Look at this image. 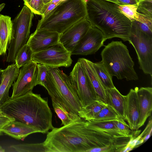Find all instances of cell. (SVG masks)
<instances>
[{"instance_id": "cell-10", "label": "cell", "mask_w": 152, "mask_h": 152, "mask_svg": "<svg viewBox=\"0 0 152 152\" xmlns=\"http://www.w3.org/2000/svg\"><path fill=\"white\" fill-rule=\"evenodd\" d=\"M71 56V52L59 42L47 49L33 53L32 61L49 67H68L72 62Z\"/></svg>"}, {"instance_id": "cell-22", "label": "cell", "mask_w": 152, "mask_h": 152, "mask_svg": "<svg viewBox=\"0 0 152 152\" xmlns=\"http://www.w3.org/2000/svg\"><path fill=\"white\" fill-rule=\"evenodd\" d=\"M114 120L85 121V126L89 129L108 133L116 137H126L118 129Z\"/></svg>"}, {"instance_id": "cell-42", "label": "cell", "mask_w": 152, "mask_h": 152, "mask_svg": "<svg viewBox=\"0 0 152 152\" xmlns=\"http://www.w3.org/2000/svg\"><path fill=\"white\" fill-rule=\"evenodd\" d=\"M106 0L114 2V3H115L117 4H119V3L115 0Z\"/></svg>"}, {"instance_id": "cell-41", "label": "cell", "mask_w": 152, "mask_h": 152, "mask_svg": "<svg viewBox=\"0 0 152 152\" xmlns=\"http://www.w3.org/2000/svg\"><path fill=\"white\" fill-rule=\"evenodd\" d=\"M52 0H43V1L44 4H45L49 2Z\"/></svg>"}, {"instance_id": "cell-25", "label": "cell", "mask_w": 152, "mask_h": 152, "mask_svg": "<svg viewBox=\"0 0 152 152\" xmlns=\"http://www.w3.org/2000/svg\"><path fill=\"white\" fill-rule=\"evenodd\" d=\"M8 149L7 151L10 152H48L47 149L43 142L11 145Z\"/></svg>"}, {"instance_id": "cell-21", "label": "cell", "mask_w": 152, "mask_h": 152, "mask_svg": "<svg viewBox=\"0 0 152 152\" xmlns=\"http://www.w3.org/2000/svg\"><path fill=\"white\" fill-rule=\"evenodd\" d=\"M12 22L10 17L0 14V55H5L11 40Z\"/></svg>"}, {"instance_id": "cell-29", "label": "cell", "mask_w": 152, "mask_h": 152, "mask_svg": "<svg viewBox=\"0 0 152 152\" xmlns=\"http://www.w3.org/2000/svg\"><path fill=\"white\" fill-rule=\"evenodd\" d=\"M137 7L138 4H118V7L121 12L131 22L136 20L138 18Z\"/></svg>"}, {"instance_id": "cell-2", "label": "cell", "mask_w": 152, "mask_h": 152, "mask_svg": "<svg viewBox=\"0 0 152 152\" xmlns=\"http://www.w3.org/2000/svg\"><path fill=\"white\" fill-rule=\"evenodd\" d=\"M0 110L15 121L34 126L43 134L54 128L48 100L32 91L10 97L0 107Z\"/></svg>"}, {"instance_id": "cell-32", "label": "cell", "mask_w": 152, "mask_h": 152, "mask_svg": "<svg viewBox=\"0 0 152 152\" xmlns=\"http://www.w3.org/2000/svg\"><path fill=\"white\" fill-rule=\"evenodd\" d=\"M49 67L40 64H37V72L36 80L37 85L45 88Z\"/></svg>"}, {"instance_id": "cell-20", "label": "cell", "mask_w": 152, "mask_h": 152, "mask_svg": "<svg viewBox=\"0 0 152 152\" xmlns=\"http://www.w3.org/2000/svg\"><path fill=\"white\" fill-rule=\"evenodd\" d=\"M78 61L81 63L88 75L98 99L107 103L105 89L101 83L93 66L92 62L84 58H79Z\"/></svg>"}, {"instance_id": "cell-16", "label": "cell", "mask_w": 152, "mask_h": 152, "mask_svg": "<svg viewBox=\"0 0 152 152\" xmlns=\"http://www.w3.org/2000/svg\"><path fill=\"white\" fill-rule=\"evenodd\" d=\"M137 88L131 89L126 96L125 120L127 121L132 130H138L139 112L137 94Z\"/></svg>"}, {"instance_id": "cell-7", "label": "cell", "mask_w": 152, "mask_h": 152, "mask_svg": "<svg viewBox=\"0 0 152 152\" xmlns=\"http://www.w3.org/2000/svg\"><path fill=\"white\" fill-rule=\"evenodd\" d=\"M34 14L24 5L12 21V37L9 45L7 62H15L18 51L26 44L30 36Z\"/></svg>"}, {"instance_id": "cell-12", "label": "cell", "mask_w": 152, "mask_h": 152, "mask_svg": "<svg viewBox=\"0 0 152 152\" xmlns=\"http://www.w3.org/2000/svg\"><path fill=\"white\" fill-rule=\"evenodd\" d=\"M106 40L100 30L91 26L71 54L86 56L94 54L104 46Z\"/></svg>"}, {"instance_id": "cell-19", "label": "cell", "mask_w": 152, "mask_h": 152, "mask_svg": "<svg viewBox=\"0 0 152 152\" xmlns=\"http://www.w3.org/2000/svg\"><path fill=\"white\" fill-rule=\"evenodd\" d=\"M107 103L121 118L125 120L126 96L115 87L105 89Z\"/></svg>"}, {"instance_id": "cell-26", "label": "cell", "mask_w": 152, "mask_h": 152, "mask_svg": "<svg viewBox=\"0 0 152 152\" xmlns=\"http://www.w3.org/2000/svg\"><path fill=\"white\" fill-rule=\"evenodd\" d=\"M33 53L26 44L23 46L18 51L15 59V64L19 68L27 64L32 61Z\"/></svg>"}, {"instance_id": "cell-14", "label": "cell", "mask_w": 152, "mask_h": 152, "mask_svg": "<svg viewBox=\"0 0 152 152\" xmlns=\"http://www.w3.org/2000/svg\"><path fill=\"white\" fill-rule=\"evenodd\" d=\"M60 34L55 32L36 30L26 43L33 53L47 49L59 42Z\"/></svg>"}, {"instance_id": "cell-36", "label": "cell", "mask_w": 152, "mask_h": 152, "mask_svg": "<svg viewBox=\"0 0 152 152\" xmlns=\"http://www.w3.org/2000/svg\"><path fill=\"white\" fill-rule=\"evenodd\" d=\"M152 132V119L151 117L143 132L140 135L143 139V142H145L150 137Z\"/></svg>"}, {"instance_id": "cell-11", "label": "cell", "mask_w": 152, "mask_h": 152, "mask_svg": "<svg viewBox=\"0 0 152 152\" xmlns=\"http://www.w3.org/2000/svg\"><path fill=\"white\" fill-rule=\"evenodd\" d=\"M37 64L31 61L21 67L16 81L12 85V93L10 98H13L32 91L37 83Z\"/></svg>"}, {"instance_id": "cell-40", "label": "cell", "mask_w": 152, "mask_h": 152, "mask_svg": "<svg viewBox=\"0 0 152 152\" xmlns=\"http://www.w3.org/2000/svg\"><path fill=\"white\" fill-rule=\"evenodd\" d=\"M5 6V4L4 3H2L0 4V12L3 9Z\"/></svg>"}, {"instance_id": "cell-6", "label": "cell", "mask_w": 152, "mask_h": 152, "mask_svg": "<svg viewBox=\"0 0 152 152\" xmlns=\"http://www.w3.org/2000/svg\"><path fill=\"white\" fill-rule=\"evenodd\" d=\"M102 61L110 74L118 79L137 80L138 76L134 69V62L127 46L121 41H112L102 50Z\"/></svg>"}, {"instance_id": "cell-18", "label": "cell", "mask_w": 152, "mask_h": 152, "mask_svg": "<svg viewBox=\"0 0 152 152\" xmlns=\"http://www.w3.org/2000/svg\"><path fill=\"white\" fill-rule=\"evenodd\" d=\"M2 132L18 140H23L31 134L39 132L34 126L15 121L5 126L2 129Z\"/></svg>"}, {"instance_id": "cell-3", "label": "cell", "mask_w": 152, "mask_h": 152, "mask_svg": "<svg viewBox=\"0 0 152 152\" xmlns=\"http://www.w3.org/2000/svg\"><path fill=\"white\" fill-rule=\"evenodd\" d=\"M86 19L106 39L117 37L128 41L132 22L120 11L118 4L106 0H86Z\"/></svg>"}, {"instance_id": "cell-4", "label": "cell", "mask_w": 152, "mask_h": 152, "mask_svg": "<svg viewBox=\"0 0 152 152\" xmlns=\"http://www.w3.org/2000/svg\"><path fill=\"white\" fill-rule=\"evenodd\" d=\"M86 0H65L39 20L36 30L61 34L81 20L86 18Z\"/></svg>"}, {"instance_id": "cell-46", "label": "cell", "mask_w": 152, "mask_h": 152, "mask_svg": "<svg viewBox=\"0 0 152 152\" xmlns=\"http://www.w3.org/2000/svg\"><path fill=\"white\" fill-rule=\"evenodd\" d=\"M25 0H23V1H25Z\"/></svg>"}, {"instance_id": "cell-13", "label": "cell", "mask_w": 152, "mask_h": 152, "mask_svg": "<svg viewBox=\"0 0 152 152\" xmlns=\"http://www.w3.org/2000/svg\"><path fill=\"white\" fill-rule=\"evenodd\" d=\"M91 26L86 18L83 19L60 34L59 42L71 53Z\"/></svg>"}, {"instance_id": "cell-33", "label": "cell", "mask_w": 152, "mask_h": 152, "mask_svg": "<svg viewBox=\"0 0 152 152\" xmlns=\"http://www.w3.org/2000/svg\"><path fill=\"white\" fill-rule=\"evenodd\" d=\"M24 4L35 14L42 15V11L44 5L43 0H26Z\"/></svg>"}, {"instance_id": "cell-37", "label": "cell", "mask_w": 152, "mask_h": 152, "mask_svg": "<svg viewBox=\"0 0 152 152\" xmlns=\"http://www.w3.org/2000/svg\"><path fill=\"white\" fill-rule=\"evenodd\" d=\"M58 5L49 2L44 4L42 11V17L44 16L52 11Z\"/></svg>"}, {"instance_id": "cell-1", "label": "cell", "mask_w": 152, "mask_h": 152, "mask_svg": "<svg viewBox=\"0 0 152 152\" xmlns=\"http://www.w3.org/2000/svg\"><path fill=\"white\" fill-rule=\"evenodd\" d=\"M85 121L81 118L48 132L43 142L48 152H88L93 148L106 146L107 134L87 128Z\"/></svg>"}, {"instance_id": "cell-5", "label": "cell", "mask_w": 152, "mask_h": 152, "mask_svg": "<svg viewBox=\"0 0 152 152\" xmlns=\"http://www.w3.org/2000/svg\"><path fill=\"white\" fill-rule=\"evenodd\" d=\"M45 88L52 102L70 114L78 115L82 107L69 76L58 68L49 67Z\"/></svg>"}, {"instance_id": "cell-44", "label": "cell", "mask_w": 152, "mask_h": 152, "mask_svg": "<svg viewBox=\"0 0 152 152\" xmlns=\"http://www.w3.org/2000/svg\"><path fill=\"white\" fill-rule=\"evenodd\" d=\"M62 1H65V0H61Z\"/></svg>"}, {"instance_id": "cell-43", "label": "cell", "mask_w": 152, "mask_h": 152, "mask_svg": "<svg viewBox=\"0 0 152 152\" xmlns=\"http://www.w3.org/2000/svg\"><path fill=\"white\" fill-rule=\"evenodd\" d=\"M5 151L4 149L0 145V152H4Z\"/></svg>"}, {"instance_id": "cell-28", "label": "cell", "mask_w": 152, "mask_h": 152, "mask_svg": "<svg viewBox=\"0 0 152 152\" xmlns=\"http://www.w3.org/2000/svg\"><path fill=\"white\" fill-rule=\"evenodd\" d=\"M137 13V20L132 22L141 31L152 37V19Z\"/></svg>"}, {"instance_id": "cell-15", "label": "cell", "mask_w": 152, "mask_h": 152, "mask_svg": "<svg viewBox=\"0 0 152 152\" xmlns=\"http://www.w3.org/2000/svg\"><path fill=\"white\" fill-rule=\"evenodd\" d=\"M137 94L139 112L137 129L143 126L151 114L152 88L151 87L138 88Z\"/></svg>"}, {"instance_id": "cell-23", "label": "cell", "mask_w": 152, "mask_h": 152, "mask_svg": "<svg viewBox=\"0 0 152 152\" xmlns=\"http://www.w3.org/2000/svg\"><path fill=\"white\" fill-rule=\"evenodd\" d=\"M107 105V103L97 99L86 107H82L78 112V115L85 121L92 120L102 109Z\"/></svg>"}, {"instance_id": "cell-8", "label": "cell", "mask_w": 152, "mask_h": 152, "mask_svg": "<svg viewBox=\"0 0 152 152\" xmlns=\"http://www.w3.org/2000/svg\"><path fill=\"white\" fill-rule=\"evenodd\" d=\"M129 42L136 52L140 68L152 76V37L140 30L132 22Z\"/></svg>"}, {"instance_id": "cell-27", "label": "cell", "mask_w": 152, "mask_h": 152, "mask_svg": "<svg viewBox=\"0 0 152 152\" xmlns=\"http://www.w3.org/2000/svg\"><path fill=\"white\" fill-rule=\"evenodd\" d=\"M52 102L55 112L61 121V125H67L81 118L79 116L70 114L58 104Z\"/></svg>"}, {"instance_id": "cell-39", "label": "cell", "mask_w": 152, "mask_h": 152, "mask_svg": "<svg viewBox=\"0 0 152 152\" xmlns=\"http://www.w3.org/2000/svg\"><path fill=\"white\" fill-rule=\"evenodd\" d=\"M4 69L0 68V86L1 84L3 77Z\"/></svg>"}, {"instance_id": "cell-30", "label": "cell", "mask_w": 152, "mask_h": 152, "mask_svg": "<svg viewBox=\"0 0 152 152\" xmlns=\"http://www.w3.org/2000/svg\"><path fill=\"white\" fill-rule=\"evenodd\" d=\"M120 118H121L107 105L106 107L102 109L92 120L101 121L113 120Z\"/></svg>"}, {"instance_id": "cell-31", "label": "cell", "mask_w": 152, "mask_h": 152, "mask_svg": "<svg viewBox=\"0 0 152 152\" xmlns=\"http://www.w3.org/2000/svg\"><path fill=\"white\" fill-rule=\"evenodd\" d=\"M152 0H140L137 11L139 14L152 18Z\"/></svg>"}, {"instance_id": "cell-38", "label": "cell", "mask_w": 152, "mask_h": 152, "mask_svg": "<svg viewBox=\"0 0 152 152\" xmlns=\"http://www.w3.org/2000/svg\"><path fill=\"white\" fill-rule=\"evenodd\" d=\"M119 4L123 5H137L140 0H115Z\"/></svg>"}, {"instance_id": "cell-17", "label": "cell", "mask_w": 152, "mask_h": 152, "mask_svg": "<svg viewBox=\"0 0 152 152\" xmlns=\"http://www.w3.org/2000/svg\"><path fill=\"white\" fill-rule=\"evenodd\" d=\"M15 64L8 66L4 69L2 80L0 86V107L10 97V89L17 79L19 69Z\"/></svg>"}, {"instance_id": "cell-9", "label": "cell", "mask_w": 152, "mask_h": 152, "mask_svg": "<svg viewBox=\"0 0 152 152\" xmlns=\"http://www.w3.org/2000/svg\"><path fill=\"white\" fill-rule=\"evenodd\" d=\"M69 76L77 92L82 107L99 99L88 75L78 61Z\"/></svg>"}, {"instance_id": "cell-24", "label": "cell", "mask_w": 152, "mask_h": 152, "mask_svg": "<svg viewBox=\"0 0 152 152\" xmlns=\"http://www.w3.org/2000/svg\"><path fill=\"white\" fill-rule=\"evenodd\" d=\"M93 66L103 86L105 88L115 87L112 80V77L109 73L102 62L93 63Z\"/></svg>"}, {"instance_id": "cell-35", "label": "cell", "mask_w": 152, "mask_h": 152, "mask_svg": "<svg viewBox=\"0 0 152 152\" xmlns=\"http://www.w3.org/2000/svg\"><path fill=\"white\" fill-rule=\"evenodd\" d=\"M15 121L14 118L8 116L0 110V136L3 134L2 129L4 127Z\"/></svg>"}, {"instance_id": "cell-45", "label": "cell", "mask_w": 152, "mask_h": 152, "mask_svg": "<svg viewBox=\"0 0 152 152\" xmlns=\"http://www.w3.org/2000/svg\"><path fill=\"white\" fill-rule=\"evenodd\" d=\"M124 150H125V149H124ZM123 151H122V152H123Z\"/></svg>"}, {"instance_id": "cell-34", "label": "cell", "mask_w": 152, "mask_h": 152, "mask_svg": "<svg viewBox=\"0 0 152 152\" xmlns=\"http://www.w3.org/2000/svg\"><path fill=\"white\" fill-rule=\"evenodd\" d=\"M114 123L118 130L126 137L132 135L129 125L121 118L114 120Z\"/></svg>"}]
</instances>
